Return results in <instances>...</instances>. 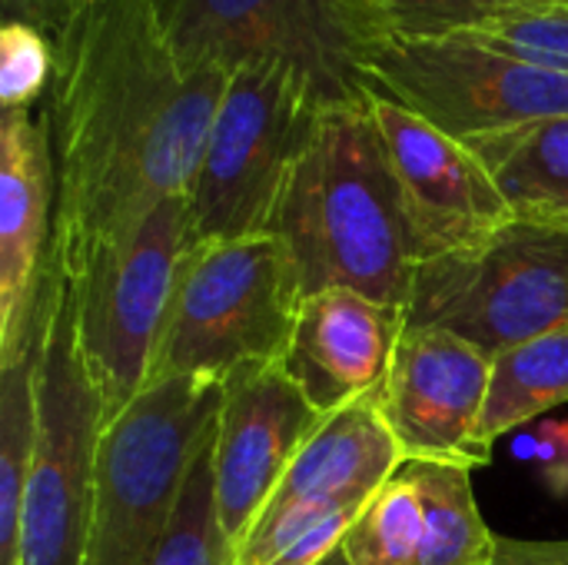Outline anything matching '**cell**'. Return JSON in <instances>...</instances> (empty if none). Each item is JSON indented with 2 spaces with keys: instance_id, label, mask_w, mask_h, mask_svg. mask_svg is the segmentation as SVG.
<instances>
[{
  "instance_id": "cell-1",
  "label": "cell",
  "mask_w": 568,
  "mask_h": 565,
  "mask_svg": "<svg viewBox=\"0 0 568 565\" xmlns=\"http://www.w3.org/2000/svg\"><path fill=\"white\" fill-rule=\"evenodd\" d=\"M226 80L176 57L153 0H93L53 33L40 120L63 276L163 200L190 196Z\"/></svg>"
},
{
  "instance_id": "cell-2",
  "label": "cell",
  "mask_w": 568,
  "mask_h": 565,
  "mask_svg": "<svg viewBox=\"0 0 568 565\" xmlns=\"http://www.w3.org/2000/svg\"><path fill=\"white\" fill-rule=\"evenodd\" d=\"M270 233L286 246L303 296L346 286L406 310L419 250L369 103L320 113Z\"/></svg>"
},
{
  "instance_id": "cell-3",
  "label": "cell",
  "mask_w": 568,
  "mask_h": 565,
  "mask_svg": "<svg viewBox=\"0 0 568 565\" xmlns=\"http://www.w3.org/2000/svg\"><path fill=\"white\" fill-rule=\"evenodd\" d=\"M190 67L233 73L280 63L300 73L323 107L366 103V73L396 40L379 0H153Z\"/></svg>"
},
{
  "instance_id": "cell-4",
  "label": "cell",
  "mask_w": 568,
  "mask_h": 565,
  "mask_svg": "<svg viewBox=\"0 0 568 565\" xmlns=\"http://www.w3.org/2000/svg\"><path fill=\"white\" fill-rule=\"evenodd\" d=\"M300 303V273L273 233L193 243L150 383L183 376L223 383L246 363H283Z\"/></svg>"
},
{
  "instance_id": "cell-5",
  "label": "cell",
  "mask_w": 568,
  "mask_h": 565,
  "mask_svg": "<svg viewBox=\"0 0 568 565\" xmlns=\"http://www.w3.org/2000/svg\"><path fill=\"white\" fill-rule=\"evenodd\" d=\"M220 406V380H156L103 426L83 565L150 563Z\"/></svg>"
},
{
  "instance_id": "cell-6",
  "label": "cell",
  "mask_w": 568,
  "mask_h": 565,
  "mask_svg": "<svg viewBox=\"0 0 568 565\" xmlns=\"http://www.w3.org/2000/svg\"><path fill=\"white\" fill-rule=\"evenodd\" d=\"M190 246V196H170L67 276L77 353L103 400L106 423L150 383Z\"/></svg>"
},
{
  "instance_id": "cell-7",
  "label": "cell",
  "mask_w": 568,
  "mask_h": 565,
  "mask_svg": "<svg viewBox=\"0 0 568 565\" xmlns=\"http://www.w3.org/2000/svg\"><path fill=\"white\" fill-rule=\"evenodd\" d=\"M323 110L316 90L290 67L243 63L230 73L190 190L193 243L270 233Z\"/></svg>"
},
{
  "instance_id": "cell-8",
  "label": "cell",
  "mask_w": 568,
  "mask_h": 565,
  "mask_svg": "<svg viewBox=\"0 0 568 565\" xmlns=\"http://www.w3.org/2000/svg\"><path fill=\"white\" fill-rule=\"evenodd\" d=\"M568 323V230L513 220L469 250L423 260L406 326L453 333L499 356Z\"/></svg>"
},
{
  "instance_id": "cell-9",
  "label": "cell",
  "mask_w": 568,
  "mask_h": 565,
  "mask_svg": "<svg viewBox=\"0 0 568 565\" xmlns=\"http://www.w3.org/2000/svg\"><path fill=\"white\" fill-rule=\"evenodd\" d=\"M103 426V400L77 353L70 283L63 276L40 353L37 446L13 565H83Z\"/></svg>"
},
{
  "instance_id": "cell-10",
  "label": "cell",
  "mask_w": 568,
  "mask_h": 565,
  "mask_svg": "<svg viewBox=\"0 0 568 565\" xmlns=\"http://www.w3.org/2000/svg\"><path fill=\"white\" fill-rule=\"evenodd\" d=\"M366 87L456 140L568 117V70L516 57L469 33L393 40L373 60Z\"/></svg>"
},
{
  "instance_id": "cell-11",
  "label": "cell",
  "mask_w": 568,
  "mask_h": 565,
  "mask_svg": "<svg viewBox=\"0 0 568 565\" xmlns=\"http://www.w3.org/2000/svg\"><path fill=\"white\" fill-rule=\"evenodd\" d=\"M376 400L366 396L323 416L240 543L236 565H273L280 553L320 529L349 533L373 493L403 463Z\"/></svg>"
},
{
  "instance_id": "cell-12",
  "label": "cell",
  "mask_w": 568,
  "mask_h": 565,
  "mask_svg": "<svg viewBox=\"0 0 568 565\" xmlns=\"http://www.w3.org/2000/svg\"><path fill=\"white\" fill-rule=\"evenodd\" d=\"M493 356L426 326H406L389 380L376 400L403 460L479 470L493 463L483 433Z\"/></svg>"
},
{
  "instance_id": "cell-13",
  "label": "cell",
  "mask_w": 568,
  "mask_h": 565,
  "mask_svg": "<svg viewBox=\"0 0 568 565\" xmlns=\"http://www.w3.org/2000/svg\"><path fill=\"white\" fill-rule=\"evenodd\" d=\"M366 103L403 190L419 263L479 246L516 220L466 140L449 137L416 110L376 90H369Z\"/></svg>"
},
{
  "instance_id": "cell-14",
  "label": "cell",
  "mask_w": 568,
  "mask_h": 565,
  "mask_svg": "<svg viewBox=\"0 0 568 565\" xmlns=\"http://www.w3.org/2000/svg\"><path fill=\"white\" fill-rule=\"evenodd\" d=\"M320 423L323 413L303 396L283 363H246L223 380L213 496L233 553Z\"/></svg>"
},
{
  "instance_id": "cell-15",
  "label": "cell",
  "mask_w": 568,
  "mask_h": 565,
  "mask_svg": "<svg viewBox=\"0 0 568 565\" xmlns=\"http://www.w3.org/2000/svg\"><path fill=\"white\" fill-rule=\"evenodd\" d=\"M496 543L473 493V470L403 460L339 549L349 565H493Z\"/></svg>"
},
{
  "instance_id": "cell-16",
  "label": "cell",
  "mask_w": 568,
  "mask_h": 565,
  "mask_svg": "<svg viewBox=\"0 0 568 565\" xmlns=\"http://www.w3.org/2000/svg\"><path fill=\"white\" fill-rule=\"evenodd\" d=\"M403 333V306L379 303L346 286L320 290L300 303L283 366L303 396L329 416L383 393Z\"/></svg>"
},
{
  "instance_id": "cell-17",
  "label": "cell",
  "mask_w": 568,
  "mask_h": 565,
  "mask_svg": "<svg viewBox=\"0 0 568 565\" xmlns=\"http://www.w3.org/2000/svg\"><path fill=\"white\" fill-rule=\"evenodd\" d=\"M53 246V160L40 113L0 117V360L37 310Z\"/></svg>"
},
{
  "instance_id": "cell-18",
  "label": "cell",
  "mask_w": 568,
  "mask_h": 565,
  "mask_svg": "<svg viewBox=\"0 0 568 565\" xmlns=\"http://www.w3.org/2000/svg\"><path fill=\"white\" fill-rule=\"evenodd\" d=\"M516 220L568 230V117L466 140Z\"/></svg>"
},
{
  "instance_id": "cell-19",
  "label": "cell",
  "mask_w": 568,
  "mask_h": 565,
  "mask_svg": "<svg viewBox=\"0 0 568 565\" xmlns=\"http://www.w3.org/2000/svg\"><path fill=\"white\" fill-rule=\"evenodd\" d=\"M568 403V323L493 356L483 433L489 443Z\"/></svg>"
},
{
  "instance_id": "cell-20",
  "label": "cell",
  "mask_w": 568,
  "mask_h": 565,
  "mask_svg": "<svg viewBox=\"0 0 568 565\" xmlns=\"http://www.w3.org/2000/svg\"><path fill=\"white\" fill-rule=\"evenodd\" d=\"M216 440V436H213ZM213 440L190 470L180 506L146 565H236L213 496Z\"/></svg>"
},
{
  "instance_id": "cell-21",
  "label": "cell",
  "mask_w": 568,
  "mask_h": 565,
  "mask_svg": "<svg viewBox=\"0 0 568 565\" xmlns=\"http://www.w3.org/2000/svg\"><path fill=\"white\" fill-rule=\"evenodd\" d=\"M396 40H446L479 33L529 7L526 0H379Z\"/></svg>"
},
{
  "instance_id": "cell-22",
  "label": "cell",
  "mask_w": 568,
  "mask_h": 565,
  "mask_svg": "<svg viewBox=\"0 0 568 565\" xmlns=\"http://www.w3.org/2000/svg\"><path fill=\"white\" fill-rule=\"evenodd\" d=\"M53 77V37L3 20L0 27V103L3 110H33L43 103Z\"/></svg>"
},
{
  "instance_id": "cell-23",
  "label": "cell",
  "mask_w": 568,
  "mask_h": 565,
  "mask_svg": "<svg viewBox=\"0 0 568 565\" xmlns=\"http://www.w3.org/2000/svg\"><path fill=\"white\" fill-rule=\"evenodd\" d=\"M516 57L568 70V0L566 3H529L496 20L493 27L469 33Z\"/></svg>"
},
{
  "instance_id": "cell-24",
  "label": "cell",
  "mask_w": 568,
  "mask_h": 565,
  "mask_svg": "<svg viewBox=\"0 0 568 565\" xmlns=\"http://www.w3.org/2000/svg\"><path fill=\"white\" fill-rule=\"evenodd\" d=\"M516 453L539 470L542 486L568 500V420H542L516 440Z\"/></svg>"
},
{
  "instance_id": "cell-25",
  "label": "cell",
  "mask_w": 568,
  "mask_h": 565,
  "mask_svg": "<svg viewBox=\"0 0 568 565\" xmlns=\"http://www.w3.org/2000/svg\"><path fill=\"white\" fill-rule=\"evenodd\" d=\"M87 3L93 0H0V13L3 20H20L53 37Z\"/></svg>"
},
{
  "instance_id": "cell-26",
  "label": "cell",
  "mask_w": 568,
  "mask_h": 565,
  "mask_svg": "<svg viewBox=\"0 0 568 565\" xmlns=\"http://www.w3.org/2000/svg\"><path fill=\"white\" fill-rule=\"evenodd\" d=\"M493 565H568V539H509L499 536Z\"/></svg>"
},
{
  "instance_id": "cell-27",
  "label": "cell",
  "mask_w": 568,
  "mask_h": 565,
  "mask_svg": "<svg viewBox=\"0 0 568 565\" xmlns=\"http://www.w3.org/2000/svg\"><path fill=\"white\" fill-rule=\"evenodd\" d=\"M320 565H349V559H346V553H343V549H336L333 556H326Z\"/></svg>"
},
{
  "instance_id": "cell-28",
  "label": "cell",
  "mask_w": 568,
  "mask_h": 565,
  "mask_svg": "<svg viewBox=\"0 0 568 565\" xmlns=\"http://www.w3.org/2000/svg\"><path fill=\"white\" fill-rule=\"evenodd\" d=\"M526 3H566V0H526Z\"/></svg>"
}]
</instances>
